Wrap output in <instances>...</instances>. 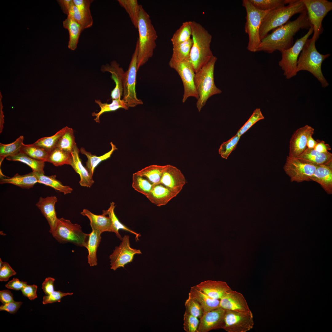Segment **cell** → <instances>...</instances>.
I'll return each mask as SVG.
<instances>
[{
    "instance_id": "60d3db41",
    "label": "cell",
    "mask_w": 332,
    "mask_h": 332,
    "mask_svg": "<svg viewBox=\"0 0 332 332\" xmlns=\"http://www.w3.org/2000/svg\"><path fill=\"white\" fill-rule=\"evenodd\" d=\"M24 137L20 136L14 142L8 144L0 143V156L1 162L5 158L16 154L21 151Z\"/></svg>"
},
{
    "instance_id": "6125c7cd",
    "label": "cell",
    "mask_w": 332,
    "mask_h": 332,
    "mask_svg": "<svg viewBox=\"0 0 332 332\" xmlns=\"http://www.w3.org/2000/svg\"><path fill=\"white\" fill-rule=\"evenodd\" d=\"M0 301L3 304L14 301L13 294L8 290L0 291Z\"/></svg>"
},
{
    "instance_id": "db71d44e",
    "label": "cell",
    "mask_w": 332,
    "mask_h": 332,
    "mask_svg": "<svg viewBox=\"0 0 332 332\" xmlns=\"http://www.w3.org/2000/svg\"><path fill=\"white\" fill-rule=\"evenodd\" d=\"M92 0H73V2L80 13L89 21L93 22L90 9Z\"/></svg>"
},
{
    "instance_id": "5bb4252c",
    "label": "cell",
    "mask_w": 332,
    "mask_h": 332,
    "mask_svg": "<svg viewBox=\"0 0 332 332\" xmlns=\"http://www.w3.org/2000/svg\"><path fill=\"white\" fill-rule=\"evenodd\" d=\"M224 322L223 329L228 332H246L252 329L254 324L251 311L239 312L226 310Z\"/></svg>"
},
{
    "instance_id": "603a6c76",
    "label": "cell",
    "mask_w": 332,
    "mask_h": 332,
    "mask_svg": "<svg viewBox=\"0 0 332 332\" xmlns=\"http://www.w3.org/2000/svg\"><path fill=\"white\" fill-rule=\"evenodd\" d=\"M81 214L88 218L92 230L98 231L101 233L105 231L113 232L118 238V234L109 216H107L103 214L96 215L87 209H83Z\"/></svg>"
},
{
    "instance_id": "ab89813d",
    "label": "cell",
    "mask_w": 332,
    "mask_h": 332,
    "mask_svg": "<svg viewBox=\"0 0 332 332\" xmlns=\"http://www.w3.org/2000/svg\"><path fill=\"white\" fill-rule=\"evenodd\" d=\"M67 127V126H66L62 128L51 136L41 138L33 144L49 153L56 147L58 140L65 131Z\"/></svg>"
},
{
    "instance_id": "6da1fadb",
    "label": "cell",
    "mask_w": 332,
    "mask_h": 332,
    "mask_svg": "<svg viewBox=\"0 0 332 332\" xmlns=\"http://www.w3.org/2000/svg\"><path fill=\"white\" fill-rule=\"evenodd\" d=\"M311 26L306 10L295 20L288 21L268 34L261 40L257 51L281 52L293 45L294 36L301 29H309Z\"/></svg>"
},
{
    "instance_id": "f907efd6",
    "label": "cell",
    "mask_w": 332,
    "mask_h": 332,
    "mask_svg": "<svg viewBox=\"0 0 332 332\" xmlns=\"http://www.w3.org/2000/svg\"><path fill=\"white\" fill-rule=\"evenodd\" d=\"M185 311L200 319L202 316L204 311L198 302L195 298L188 296L185 303Z\"/></svg>"
},
{
    "instance_id": "d6a6232c",
    "label": "cell",
    "mask_w": 332,
    "mask_h": 332,
    "mask_svg": "<svg viewBox=\"0 0 332 332\" xmlns=\"http://www.w3.org/2000/svg\"><path fill=\"white\" fill-rule=\"evenodd\" d=\"M36 176L38 183L50 186L55 190L63 193L64 195L70 193L73 189L70 187L64 185L57 180L55 175L51 176L45 175L44 174L33 171Z\"/></svg>"
},
{
    "instance_id": "be15d7a7",
    "label": "cell",
    "mask_w": 332,
    "mask_h": 332,
    "mask_svg": "<svg viewBox=\"0 0 332 332\" xmlns=\"http://www.w3.org/2000/svg\"><path fill=\"white\" fill-rule=\"evenodd\" d=\"M316 151L320 152H327L331 149L329 144H326L323 140L317 143L314 148Z\"/></svg>"
},
{
    "instance_id": "4316f807",
    "label": "cell",
    "mask_w": 332,
    "mask_h": 332,
    "mask_svg": "<svg viewBox=\"0 0 332 332\" xmlns=\"http://www.w3.org/2000/svg\"><path fill=\"white\" fill-rule=\"evenodd\" d=\"M305 163L318 166L322 164L332 165V154L328 152H320L314 149L307 148L296 158Z\"/></svg>"
},
{
    "instance_id": "ba28073f",
    "label": "cell",
    "mask_w": 332,
    "mask_h": 332,
    "mask_svg": "<svg viewBox=\"0 0 332 332\" xmlns=\"http://www.w3.org/2000/svg\"><path fill=\"white\" fill-rule=\"evenodd\" d=\"M53 237L60 243H70L77 246L86 247L89 234L84 233L81 226L74 224L63 218H58L53 230Z\"/></svg>"
},
{
    "instance_id": "8fae6325",
    "label": "cell",
    "mask_w": 332,
    "mask_h": 332,
    "mask_svg": "<svg viewBox=\"0 0 332 332\" xmlns=\"http://www.w3.org/2000/svg\"><path fill=\"white\" fill-rule=\"evenodd\" d=\"M313 28L312 38L316 41L323 31L322 22L327 13L332 10V2L326 0H302Z\"/></svg>"
},
{
    "instance_id": "7402d4cb",
    "label": "cell",
    "mask_w": 332,
    "mask_h": 332,
    "mask_svg": "<svg viewBox=\"0 0 332 332\" xmlns=\"http://www.w3.org/2000/svg\"><path fill=\"white\" fill-rule=\"evenodd\" d=\"M195 287L209 297L219 300L231 290L225 282L211 280L201 282Z\"/></svg>"
},
{
    "instance_id": "2e32d148",
    "label": "cell",
    "mask_w": 332,
    "mask_h": 332,
    "mask_svg": "<svg viewBox=\"0 0 332 332\" xmlns=\"http://www.w3.org/2000/svg\"><path fill=\"white\" fill-rule=\"evenodd\" d=\"M314 132V129L308 125L296 129L290 139L288 156L297 158L302 154L307 148L308 137Z\"/></svg>"
},
{
    "instance_id": "9f6ffc18",
    "label": "cell",
    "mask_w": 332,
    "mask_h": 332,
    "mask_svg": "<svg viewBox=\"0 0 332 332\" xmlns=\"http://www.w3.org/2000/svg\"><path fill=\"white\" fill-rule=\"evenodd\" d=\"M16 272L6 262H3L0 267V281H7L11 276L15 275Z\"/></svg>"
},
{
    "instance_id": "74e56055",
    "label": "cell",
    "mask_w": 332,
    "mask_h": 332,
    "mask_svg": "<svg viewBox=\"0 0 332 332\" xmlns=\"http://www.w3.org/2000/svg\"><path fill=\"white\" fill-rule=\"evenodd\" d=\"M119 5L128 14L134 27L137 29L140 5L137 0H118Z\"/></svg>"
},
{
    "instance_id": "f1b7e54d",
    "label": "cell",
    "mask_w": 332,
    "mask_h": 332,
    "mask_svg": "<svg viewBox=\"0 0 332 332\" xmlns=\"http://www.w3.org/2000/svg\"><path fill=\"white\" fill-rule=\"evenodd\" d=\"M188 296L195 298L198 302L203 307L204 313L219 307L220 300L209 297L198 289L195 286L191 287Z\"/></svg>"
},
{
    "instance_id": "d6986e66",
    "label": "cell",
    "mask_w": 332,
    "mask_h": 332,
    "mask_svg": "<svg viewBox=\"0 0 332 332\" xmlns=\"http://www.w3.org/2000/svg\"><path fill=\"white\" fill-rule=\"evenodd\" d=\"M219 307L226 310L239 312L251 310L246 300L240 293L231 290L220 300Z\"/></svg>"
},
{
    "instance_id": "7a4b0ae2",
    "label": "cell",
    "mask_w": 332,
    "mask_h": 332,
    "mask_svg": "<svg viewBox=\"0 0 332 332\" xmlns=\"http://www.w3.org/2000/svg\"><path fill=\"white\" fill-rule=\"evenodd\" d=\"M190 22L193 43L189 61L196 73L214 56L210 48L212 37L200 23L195 21Z\"/></svg>"
},
{
    "instance_id": "d4e9b609",
    "label": "cell",
    "mask_w": 332,
    "mask_h": 332,
    "mask_svg": "<svg viewBox=\"0 0 332 332\" xmlns=\"http://www.w3.org/2000/svg\"><path fill=\"white\" fill-rule=\"evenodd\" d=\"M319 184L327 194H332V165L317 166L310 181Z\"/></svg>"
},
{
    "instance_id": "f5cc1de1",
    "label": "cell",
    "mask_w": 332,
    "mask_h": 332,
    "mask_svg": "<svg viewBox=\"0 0 332 332\" xmlns=\"http://www.w3.org/2000/svg\"><path fill=\"white\" fill-rule=\"evenodd\" d=\"M200 321L186 311L184 315L183 328L186 332H197Z\"/></svg>"
},
{
    "instance_id": "44dd1931",
    "label": "cell",
    "mask_w": 332,
    "mask_h": 332,
    "mask_svg": "<svg viewBox=\"0 0 332 332\" xmlns=\"http://www.w3.org/2000/svg\"><path fill=\"white\" fill-rule=\"evenodd\" d=\"M57 199L55 196L40 197L36 206L46 219L50 227L49 232L51 233L56 226L58 218L57 217L55 206Z\"/></svg>"
},
{
    "instance_id": "7bdbcfd3",
    "label": "cell",
    "mask_w": 332,
    "mask_h": 332,
    "mask_svg": "<svg viewBox=\"0 0 332 332\" xmlns=\"http://www.w3.org/2000/svg\"><path fill=\"white\" fill-rule=\"evenodd\" d=\"M76 144L73 130L72 128L68 127L58 140L56 148L72 153Z\"/></svg>"
},
{
    "instance_id": "c3c4849f",
    "label": "cell",
    "mask_w": 332,
    "mask_h": 332,
    "mask_svg": "<svg viewBox=\"0 0 332 332\" xmlns=\"http://www.w3.org/2000/svg\"><path fill=\"white\" fill-rule=\"evenodd\" d=\"M67 16L74 19L82 27L83 30L91 27L93 22L89 21L79 11L72 2L70 5Z\"/></svg>"
},
{
    "instance_id": "11a10c76",
    "label": "cell",
    "mask_w": 332,
    "mask_h": 332,
    "mask_svg": "<svg viewBox=\"0 0 332 332\" xmlns=\"http://www.w3.org/2000/svg\"><path fill=\"white\" fill-rule=\"evenodd\" d=\"M73 293H64L60 291H54L49 294L43 297L42 303L44 304L56 302H60L61 298L67 295H71Z\"/></svg>"
},
{
    "instance_id": "4dcf8cb0",
    "label": "cell",
    "mask_w": 332,
    "mask_h": 332,
    "mask_svg": "<svg viewBox=\"0 0 332 332\" xmlns=\"http://www.w3.org/2000/svg\"><path fill=\"white\" fill-rule=\"evenodd\" d=\"M110 144L111 146L110 151L100 156H97L92 154L90 152L86 151L84 148H80V152L81 154L85 155L87 158V160L86 163V168L91 177H93L94 169L98 164L102 161L109 158L113 152L117 149L116 146L112 142H111Z\"/></svg>"
},
{
    "instance_id": "e575fe53",
    "label": "cell",
    "mask_w": 332,
    "mask_h": 332,
    "mask_svg": "<svg viewBox=\"0 0 332 332\" xmlns=\"http://www.w3.org/2000/svg\"><path fill=\"white\" fill-rule=\"evenodd\" d=\"M96 103L101 108L100 111L98 113L93 112L92 113L93 116H96L94 120L97 123H100V117L104 113L114 111L117 109L122 108L125 110H128L129 107L124 101L121 99L112 100L110 104L102 103L100 100H95Z\"/></svg>"
},
{
    "instance_id": "d590c367",
    "label": "cell",
    "mask_w": 332,
    "mask_h": 332,
    "mask_svg": "<svg viewBox=\"0 0 332 332\" xmlns=\"http://www.w3.org/2000/svg\"><path fill=\"white\" fill-rule=\"evenodd\" d=\"M6 158L9 160L22 162L30 167L33 171L44 174L45 162L35 159L23 152H20L15 155L7 156Z\"/></svg>"
},
{
    "instance_id": "91938a15",
    "label": "cell",
    "mask_w": 332,
    "mask_h": 332,
    "mask_svg": "<svg viewBox=\"0 0 332 332\" xmlns=\"http://www.w3.org/2000/svg\"><path fill=\"white\" fill-rule=\"evenodd\" d=\"M27 282L21 281L17 278H14L8 282L5 286L7 288L15 290H21L27 285Z\"/></svg>"
},
{
    "instance_id": "f35d334b",
    "label": "cell",
    "mask_w": 332,
    "mask_h": 332,
    "mask_svg": "<svg viewBox=\"0 0 332 332\" xmlns=\"http://www.w3.org/2000/svg\"><path fill=\"white\" fill-rule=\"evenodd\" d=\"M115 206V203L113 202H111L109 208L107 210H103L102 214L106 215H108L110 218L113 225L118 234V238L121 240H122V238L119 232V231L120 230H123L133 234L136 236V241L139 240L138 237L140 236V234L137 233L121 223L117 218L114 212Z\"/></svg>"
},
{
    "instance_id": "bcb514c9",
    "label": "cell",
    "mask_w": 332,
    "mask_h": 332,
    "mask_svg": "<svg viewBox=\"0 0 332 332\" xmlns=\"http://www.w3.org/2000/svg\"><path fill=\"white\" fill-rule=\"evenodd\" d=\"M21 152L38 160L46 162L49 153L42 148L33 144H23Z\"/></svg>"
},
{
    "instance_id": "6f0895ef",
    "label": "cell",
    "mask_w": 332,
    "mask_h": 332,
    "mask_svg": "<svg viewBox=\"0 0 332 332\" xmlns=\"http://www.w3.org/2000/svg\"><path fill=\"white\" fill-rule=\"evenodd\" d=\"M22 304L21 302L14 301L6 304L2 305L0 306V310L6 311L10 314H14L19 309Z\"/></svg>"
},
{
    "instance_id": "ac0fdd59",
    "label": "cell",
    "mask_w": 332,
    "mask_h": 332,
    "mask_svg": "<svg viewBox=\"0 0 332 332\" xmlns=\"http://www.w3.org/2000/svg\"><path fill=\"white\" fill-rule=\"evenodd\" d=\"M186 183L185 177L176 167L168 164L159 183L161 184L178 194Z\"/></svg>"
},
{
    "instance_id": "e0dca14e",
    "label": "cell",
    "mask_w": 332,
    "mask_h": 332,
    "mask_svg": "<svg viewBox=\"0 0 332 332\" xmlns=\"http://www.w3.org/2000/svg\"><path fill=\"white\" fill-rule=\"evenodd\" d=\"M225 311V310L219 307L204 313L200 319L197 332H208L212 330L223 329Z\"/></svg>"
},
{
    "instance_id": "b9f144b4",
    "label": "cell",
    "mask_w": 332,
    "mask_h": 332,
    "mask_svg": "<svg viewBox=\"0 0 332 332\" xmlns=\"http://www.w3.org/2000/svg\"><path fill=\"white\" fill-rule=\"evenodd\" d=\"M192 34L190 21L183 22L173 34L171 39L173 46L178 45L189 39L191 38Z\"/></svg>"
},
{
    "instance_id": "9a60e30c",
    "label": "cell",
    "mask_w": 332,
    "mask_h": 332,
    "mask_svg": "<svg viewBox=\"0 0 332 332\" xmlns=\"http://www.w3.org/2000/svg\"><path fill=\"white\" fill-rule=\"evenodd\" d=\"M121 241L120 245L115 247L109 256L111 269L114 271L121 267H124L125 265L132 261L135 255L142 253L140 250L131 247L129 235H124Z\"/></svg>"
},
{
    "instance_id": "5b68a950",
    "label": "cell",
    "mask_w": 332,
    "mask_h": 332,
    "mask_svg": "<svg viewBox=\"0 0 332 332\" xmlns=\"http://www.w3.org/2000/svg\"><path fill=\"white\" fill-rule=\"evenodd\" d=\"M316 42L312 38L306 40L298 59L296 71L297 73L301 70L309 72L320 82L322 87L326 88L329 84L322 74L321 66L322 62L330 54L320 53L316 48Z\"/></svg>"
},
{
    "instance_id": "94428289",
    "label": "cell",
    "mask_w": 332,
    "mask_h": 332,
    "mask_svg": "<svg viewBox=\"0 0 332 332\" xmlns=\"http://www.w3.org/2000/svg\"><path fill=\"white\" fill-rule=\"evenodd\" d=\"M55 280L54 278L48 277L43 283L42 288L46 295L49 294L54 291L53 283Z\"/></svg>"
},
{
    "instance_id": "cb8c5ba5",
    "label": "cell",
    "mask_w": 332,
    "mask_h": 332,
    "mask_svg": "<svg viewBox=\"0 0 332 332\" xmlns=\"http://www.w3.org/2000/svg\"><path fill=\"white\" fill-rule=\"evenodd\" d=\"M178 194L163 184L158 183L153 185L151 191L146 197L153 204L160 206L166 205Z\"/></svg>"
},
{
    "instance_id": "1f68e13d",
    "label": "cell",
    "mask_w": 332,
    "mask_h": 332,
    "mask_svg": "<svg viewBox=\"0 0 332 332\" xmlns=\"http://www.w3.org/2000/svg\"><path fill=\"white\" fill-rule=\"evenodd\" d=\"M99 231L92 230L89 234L86 248L88 251V262L90 266L97 264V252L101 240V234Z\"/></svg>"
},
{
    "instance_id": "52a82bcc",
    "label": "cell",
    "mask_w": 332,
    "mask_h": 332,
    "mask_svg": "<svg viewBox=\"0 0 332 332\" xmlns=\"http://www.w3.org/2000/svg\"><path fill=\"white\" fill-rule=\"evenodd\" d=\"M242 5L246 12L245 30L249 38L247 48L251 52H256L261 42L259 32L261 23L265 16L271 10H259L254 6L249 0H243Z\"/></svg>"
},
{
    "instance_id": "30bf717a",
    "label": "cell",
    "mask_w": 332,
    "mask_h": 332,
    "mask_svg": "<svg viewBox=\"0 0 332 332\" xmlns=\"http://www.w3.org/2000/svg\"><path fill=\"white\" fill-rule=\"evenodd\" d=\"M313 32V28L312 25L305 35L297 39L291 47L281 52V59L279 64L283 71V75L287 79H290L297 75L296 68L299 55L306 40Z\"/></svg>"
},
{
    "instance_id": "681fc988",
    "label": "cell",
    "mask_w": 332,
    "mask_h": 332,
    "mask_svg": "<svg viewBox=\"0 0 332 332\" xmlns=\"http://www.w3.org/2000/svg\"><path fill=\"white\" fill-rule=\"evenodd\" d=\"M241 136L236 134L230 140L223 142L219 149L221 157L227 159L232 152L236 148Z\"/></svg>"
},
{
    "instance_id": "484cf974",
    "label": "cell",
    "mask_w": 332,
    "mask_h": 332,
    "mask_svg": "<svg viewBox=\"0 0 332 332\" xmlns=\"http://www.w3.org/2000/svg\"><path fill=\"white\" fill-rule=\"evenodd\" d=\"M80 152V150L76 144L72 152V162L71 166L80 176V179L79 183L81 186L90 188L94 183V181L86 168L83 165L79 156Z\"/></svg>"
},
{
    "instance_id": "03108f58",
    "label": "cell",
    "mask_w": 332,
    "mask_h": 332,
    "mask_svg": "<svg viewBox=\"0 0 332 332\" xmlns=\"http://www.w3.org/2000/svg\"><path fill=\"white\" fill-rule=\"evenodd\" d=\"M312 135H310L307 139V146L309 149H314L318 143L313 138Z\"/></svg>"
},
{
    "instance_id": "680465c9",
    "label": "cell",
    "mask_w": 332,
    "mask_h": 332,
    "mask_svg": "<svg viewBox=\"0 0 332 332\" xmlns=\"http://www.w3.org/2000/svg\"><path fill=\"white\" fill-rule=\"evenodd\" d=\"M37 286L35 285H26L21 290L22 294L30 300L34 299L37 297L36 294Z\"/></svg>"
},
{
    "instance_id": "8d00e7d4",
    "label": "cell",
    "mask_w": 332,
    "mask_h": 332,
    "mask_svg": "<svg viewBox=\"0 0 332 332\" xmlns=\"http://www.w3.org/2000/svg\"><path fill=\"white\" fill-rule=\"evenodd\" d=\"M46 162L50 163L56 166L64 164L71 165L72 162V153L55 148L49 153Z\"/></svg>"
},
{
    "instance_id": "f546056e",
    "label": "cell",
    "mask_w": 332,
    "mask_h": 332,
    "mask_svg": "<svg viewBox=\"0 0 332 332\" xmlns=\"http://www.w3.org/2000/svg\"><path fill=\"white\" fill-rule=\"evenodd\" d=\"M63 25L69 33L68 47L72 50H75L77 48L81 34L83 30L82 27L74 19L68 16L63 21Z\"/></svg>"
},
{
    "instance_id": "3957f363",
    "label": "cell",
    "mask_w": 332,
    "mask_h": 332,
    "mask_svg": "<svg viewBox=\"0 0 332 332\" xmlns=\"http://www.w3.org/2000/svg\"><path fill=\"white\" fill-rule=\"evenodd\" d=\"M137 29L139 33L137 69L145 64L153 55L157 35L149 14L140 5Z\"/></svg>"
},
{
    "instance_id": "7dc6e473",
    "label": "cell",
    "mask_w": 332,
    "mask_h": 332,
    "mask_svg": "<svg viewBox=\"0 0 332 332\" xmlns=\"http://www.w3.org/2000/svg\"><path fill=\"white\" fill-rule=\"evenodd\" d=\"M257 9L263 11L271 10L286 4L285 0H249Z\"/></svg>"
},
{
    "instance_id": "ee69618b",
    "label": "cell",
    "mask_w": 332,
    "mask_h": 332,
    "mask_svg": "<svg viewBox=\"0 0 332 332\" xmlns=\"http://www.w3.org/2000/svg\"><path fill=\"white\" fill-rule=\"evenodd\" d=\"M193 41L192 38L178 45L173 46L172 57L179 61H189Z\"/></svg>"
},
{
    "instance_id": "8992f818",
    "label": "cell",
    "mask_w": 332,
    "mask_h": 332,
    "mask_svg": "<svg viewBox=\"0 0 332 332\" xmlns=\"http://www.w3.org/2000/svg\"><path fill=\"white\" fill-rule=\"evenodd\" d=\"M217 57L215 56L195 73L194 82L198 96L196 105L200 112L211 96L220 94L222 91L215 85L214 79V69Z\"/></svg>"
},
{
    "instance_id": "4fadbf2b",
    "label": "cell",
    "mask_w": 332,
    "mask_h": 332,
    "mask_svg": "<svg viewBox=\"0 0 332 332\" xmlns=\"http://www.w3.org/2000/svg\"><path fill=\"white\" fill-rule=\"evenodd\" d=\"M317 166L303 162L298 158L287 156L283 166L290 182L301 183L310 181Z\"/></svg>"
},
{
    "instance_id": "7c38bea8",
    "label": "cell",
    "mask_w": 332,
    "mask_h": 332,
    "mask_svg": "<svg viewBox=\"0 0 332 332\" xmlns=\"http://www.w3.org/2000/svg\"><path fill=\"white\" fill-rule=\"evenodd\" d=\"M169 65L171 68L177 72L182 81L184 88L183 103L185 102L191 97L198 100V96L194 82L195 73L189 61H181L171 57Z\"/></svg>"
},
{
    "instance_id": "277c9868",
    "label": "cell",
    "mask_w": 332,
    "mask_h": 332,
    "mask_svg": "<svg viewBox=\"0 0 332 332\" xmlns=\"http://www.w3.org/2000/svg\"><path fill=\"white\" fill-rule=\"evenodd\" d=\"M286 2L288 5L271 10L265 16L259 30L261 40L270 31L286 24L294 15L306 10L302 0H286Z\"/></svg>"
},
{
    "instance_id": "83f0119b",
    "label": "cell",
    "mask_w": 332,
    "mask_h": 332,
    "mask_svg": "<svg viewBox=\"0 0 332 332\" xmlns=\"http://www.w3.org/2000/svg\"><path fill=\"white\" fill-rule=\"evenodd\" d=\"M37 183H38L37 178L33 172L22 175L16 174L11 177H2L0 180L1 184H11L26 189L33 187Z\"/></svg>"
},
{
    "instance_id": "816d5d0a",
    "label": "cell",
    "mask_w": 332,
    "mask_h": 332,
    "mask_svg": "<svg viewBox=\"0 0 332 332\" xmlns=\"http://www.w3.org/2000/svg\"><path fill=\"white\" fill-rule=\"evenodd\" d=\"M264 118L260 109L257 108L243 125L238 131L236 134L240 136L247 131L258 121Z\"/></svg>"
},
{
    "instance_id": "ffe728a7",
    "label": "cell",
    "mask_w": 332,
    "mask_h": 332,
    "mask_svg": "<svg viewBox=\"0 0 332 332\" xmlns=\"http://www.w3.org/2000/svg\"><path fill=\"white\" fill-rule=\"evenodd\" d=\"M102 71L108 72L111 74V78L115 83L114 88L111 91V96L112 100L121 99L123 93V81L124 72L123 68L116 61L111 62L110 64L102 65Z\"/></svg>"
},
{
    "instance_id": "e7e4bbea",
    "label": "cell",
    "mask_w": 332,
    "mask_h": 332,
    "mask_svg": "<svg viewBox=\"0 0 332 332\" xmlns=\"http://www.w3.org/2000/svg\"><path fill=\"white\" fill-rule=\"evenodd\" d=\"M57 1L64 13L68 15L72 0H60Z\"/></svg>"
},
{
    "instance_id": "9c48e42d",
    "label": "cell",
    "mask_w": 332,
    "mask_h": 332,
    "mask_svg": "<svg viewBox=\"0 0 332 332\" xmlns=\"http://www.w3.org/2000/svg\"><path fill=\"white\" fill-rule=\"evenodd\" d=\"M139 44L137 39L135 49L128 70L125 72L123 81V98L129 108L133 107L143 104L142 101L138 99L136 94V85L137 69V56Z\"/></svg>"
},
{
    "instance_id": "836d02e7",
    "label": "cell",
    "mask_w": 332,
    "mask_h": 332,
    "mask_svg": "<svg viewBox=\"0 0 332 332\" xmlns=\"http://www.w3.org/2000/svg\"><path fill=\"white\" fill-rule=\"evenodd\" d=\"M166 166L167 165H151L145 167L136 173L145 178L154 185L159 183L160 181Z\"/></svg>"
},
{
    "instance_id": "f6af8a7d",
    "label": "cell",
    "mask_w": 332,
    "mask_h": 332,
    "mask_svg": "<svg viewBox=\"0 0 332 332\" xmlns=\"http://www.w3.org/2000/svg\"><path fill=\"white\" fill-rule=\"evenodd\" d=\"M153 184L145 178L136 172L132 178V187L135 190L146 197L152 190Z\"/></svg>"
}]
</instances>
